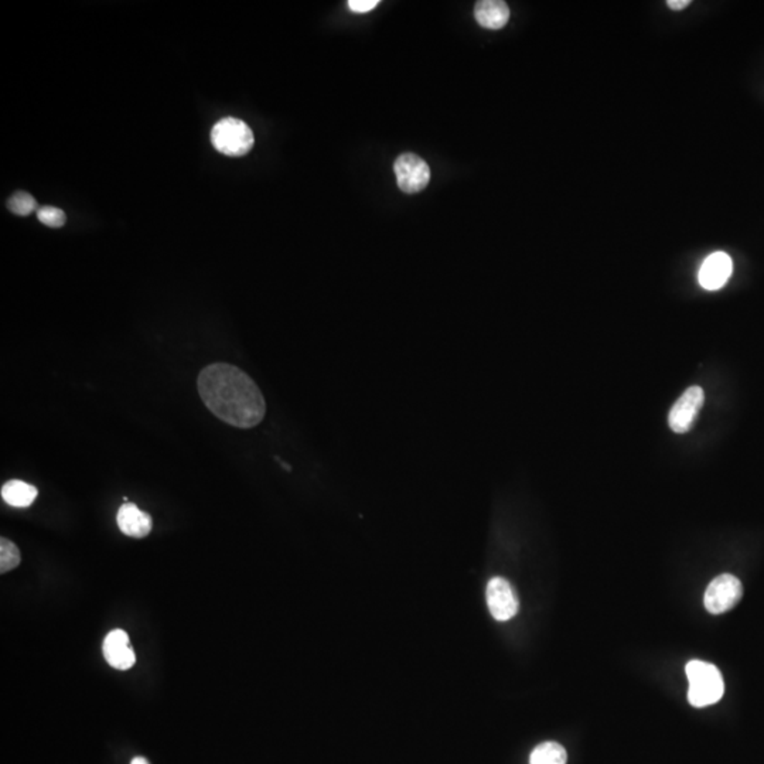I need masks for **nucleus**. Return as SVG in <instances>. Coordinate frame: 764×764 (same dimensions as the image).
<instances>
[{
    "instance_id": "f257e3e1",
    "label": "nucleus",
    "mask_w": 764,
    "mask_h": 764,
    "mask_svg": "<svg viewBox=\"0 0 764 764\" xmlns=\"http://www.w3.org/2000/svg\"><path fill=\"white\" fill-rule=\"evenodd\" d=\"M197 390L207 410L233 428L253 429L265 418L266 402L260 387L235 365L214 362L203 368Z\"/></svg>"
},
{
    "instance_id": "f03ea898",
    "label": "nucleus",
    "mask_w": 764,
    "mask_h": 764,
    "mask_svg": "<svg viewBox=\"0 0 764 764\" xmlns=\"http://www.w3.org/2000/svg\"><path fill=\"white\" fill-rule=\"evenodd\" d=\"M688 700L695 708H705L717 704L725 694L722 674L715 665L694 660L687 664Z\"/></svg>"
},
{
    "instance_id": "7ed1b4c3",
    "label": "nucleus",
    "mask_w": 764,
    "mask_h": 764,
    "mask_svg": "<svg viewBox=\"0 0 764 764\" xmlns=\"http://www.w3.org/2000/svg\"><path fill=\"white\" fill-rule=\"evenodd\" d=\"M213 146L227 156H243L253 149V134L245 122L238 118H223L213 126Z\"/></svg>"
},
{
    "instance_id": "20e7f679",
    "label": "nucleus",
    "mask_w": 764,
    "mask_h": 764,
    "mask_svg": "<svg viewBox=\"0 0 764 764\" xmlns=\"http://www.w3.org/2000/svg\"><path fill=\"white\" fill-rule=\"evenodd\" d=\"M742 583L736 576L725 573L713 579L705 591V608L709 613L720 614L730 610L742 599Z\"/></svg>"
},
{
    "instance_id": "39448f33",
    "label": "nucleus",
    "mask_w": 764,
    "mask_h": 764,
    "mask_svg": "<svg viewBox=\"0 0 764 764\" xmlns=\"http://www.w3.org/2000/svg\"><path fill=\"white\" fill-rule=\"evenodd\" d=\"M393 172L397 176L398 187L408 194L422 192L431 182L428 164L415 154H401L393 164Z\"/></svg>"
},
{
    "instance_id": "423d86ee",
    "label": "nucleus",
    "mask_w": 764,
    "mask_h": 764,
    "mask_svg": "<svg viewBox=\"0 0 764 764\" xmlns=\"http://www.w3.org/2000/svg\"><path fill=\"white\" fill-rule=\"evenodd\" d=\"M704 401L705 393L702 388L698 385L688 388L672 406L669 418L670 428L675 433L688 432L704 405Z\"/></svg>"
},
{
    "instance_id": "0eeeda50",
    "label": "nucleus",
    "mask_w": 764,
    "mask_h": 764,
    "mask_svg": "<svg viewBox=\"0 0 764 764\" xmlns=\"http://www.w3.org/2000/svg\"><path fill=\"white\" fill-rule=\"evenodd\" d=\"M487 605L492 618L499 621H507L514 618L519 611V600L505 579L492 578L487 585Z\"/></svg>"
},
{
    "instance_id": "6e6552de",
    "label": "nucleus",
    "mask_w": 764,
    "mask_h": 764,
    "mask_svg": "<svg viewBox=\"0 0 764 764\" xmlns=\"http://www.w3.org/2000/svg\"><path fill=\"white\" fill-rule=\"evenodd\" d=\"M103 651L106 662L113 669L121 670V671L132 669L136 662V656H134L128 634H126V631L119 630V629L111 631L105 637Z\"/></svg>"
},
{
    "instance_id": "1a4fd4ad",
    "label": "nucleus",
    "mask_w": 764,
    "mask_h": 764,
    "mask_svg": "<svg viewBox=\"0 0 764 764\" xmlns=\"http://www.w3.org/2000/svg\"><path fill=\"white\" fill-rule=\"evenodd\" d=\"M733 263L725 253H715L708 256L700 269V283L707 291H718L726 285L732 275Z\"/></svg>"
},
{
    "instance_id": "9d476101",
    "label": "nucleus",
    "mask_w": 764,
    "mask_h": 764,
    "mask_svg": "<svg viewBox=\"0 0 764 764\" xmlns=\"http://www.w3.org/2000/svg\"><path fill=\"white\" fill-rule=\"evenodd\" d=\"M116 522L124 534L132 538H144L151 534L154 520L134 502H125L118 510Z\"/></svg>"
},
{
    "instance_id": "9b49d317",
    "label": "nucleus",
    "mask_w": 764,
    "mask_h": 764,
    "mask_svg": "<svg viewBox=\"0 0 764 764\" xmlns=\"http://www.w3.org/2000/svg\"><path fill=\"white\" fill-rule=\"evenodd\" d=\"M474 17L484 29H502L509 23L510 7L501 0H481L474 6Z\"/></svg>"
},
{
    "instance_id": "f8f14e48",
    "label": "nucleus",
    "mask_w": 764,
    "mask_h": 764,
    "mask_svg": "<svg viewBox=\"0 0 764 764\" xmlns=\"http://www.w3.org/2000/svg\"><path fill=\"white\" fill-rule=\"evenodd\" d=\"M39 491L32 484L22 481V480H10L2 486V499L6 504L16 507V509H26L30 507L37 497Z\"/></svg>"
},
{
    "instance_id": "ddd939ff",
    "label": "nucleus",
    "mask_w": 764,
    "mask_h": 764,
    "mask_svg": "<svg viewBox=\"0 0 764 764\" xmlns=\"http://www.w3.org/2000/svg\"><path fill=\"white\" fill-rule=\"evenodd\" d=\"M566 761L565 748L557 742L541 743L530 756V764H566Z\"/></svg>"
},
{
    "instance_id": "4468645a",
    "label": "nucleus",
    "mask_w": 764,
    "mask_h": 764,
    "mask_svg": "<svg viewBox=\"0 0 764 764\" xmlns=\"http://www.w3.org/2000/svg\"><path fill=\"white\" fill-rule=\"evenodd\" d=\"M20 551L16 545L6 538L0 540V572L6 573L16 570L20 565Z\"/></svg>"
},
{
    "instance_id": "2eb2a0df",
    "label": "nucleus",
    "mask_w": 764,
    "mask_h": 764,
    "mask_svg": "<svg viewBox=\"0 0 764 764\" xmlns=\"http://www.w3.org/2000/svg\"><path fill=\"white\" fill-rule=\"evenodd\" d=\"M7 207H9L10 212L14 213V214L22 215V217L32 214L35 210H39L35 197L26 192L15 193L10 197L9 202H7Z\"/></svg>"
},
{
    "instance_id": "dca6fc26",
    "label": "nucleus",
    "mask_w": 764,
    "mask_h": 764,
    "mask_svg": "<svg viewBox=\"0 0 764 764\" xmlns=\"http://www.w3.org/2000/svg\"><path fill=\"white\" fill-rule=\"evenodd\" d=\"M37 218L40 223L47 225L50 228H60L65 224V213L60 208L52 207V205H43L37 210Z\"/></svg>"
},
{
    "instance_id": "f3484780",
    "label": "nucleus",
    "mask_w": 764,
    "mask_h": 764,
    "mask_svg": "<svg viewBox=\"0 0 764 764\" xmlns=\"http://www.w3.org/2000/svg\"><path fill=\"white\" fill-rule=\"evenodd\" d=\"M378 4H380L378 0H349L347 2L350 9L355 14H368L370 10L375 9Z\"/></svg>"
},
{
    "instance_id": "a211bd4d",
    "label": "nucleus",
    "mask_w": 764,
    "mask_h": 764,
    "mask_svg": "<svg viewBox=\"0 0 764 764\" xmlns=\"http://www.w3.org/2000/svg\"><path fill=\"white\" fill-rule=\"evenodd\" d=\"M667 5H669L670 9L682 10L685 9L688 5H691V0H669Z\"/></svg>"
},
{
    "instance_id": "6ab92c4d",
    "label": "nucleus",
    "mask_w": 764,
    "mask_h": 764,
    "mask_svg": "<svg viewBox=\"0 0 764 764\" xmlns=\"http://www.w3.org/2000/svg\"><path fill=\"white\" fill-rule=\"evenodd\" d=\"M131 764H149L144 758H134Z\"/></svg>"
}]
</instances>
